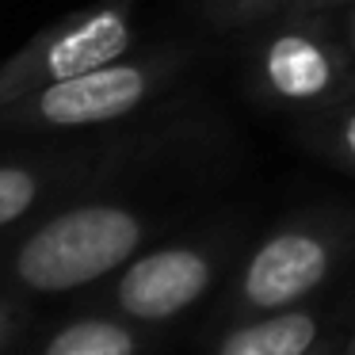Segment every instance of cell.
Returning <instances> with one entry per match:
<instances>
[{
	"mask_svg": "<svg viewBox=\"0 0 355 355\" xmlns=\"http://www.w3.org/2000/svg\"><path fill=\"white\" fill-rule=\"evenodd\" d=\"M146 237L138 210L123 202H80L42 222L16 248V275L31 291H73L103 279Z\"/></svg>",
	"mask_w": 355,
	"mask_h": 355,
	"instance_id": "cell-2",
	"label": "cell"
},
{
	"mask_svg": "<svg viewBox=\"0 0 355 355\" xmlns=\"http://www.w3.org/2000/svg\"><path fill=\"white\" fill-rule=\"evenodd\" d=\"M329 263L332 245L324 233L306 230V225L283 230L263 241L248 260L245 279H241L245 302H252L256 309H283L291 302L306 298L329 275Z\"/></svg>",
	"mask_w": 355,
	"mask_h": 355,
	"instance_id": "cell-5",
	"label": "cell"
},
{
	"mask_svg": "<svg viewBox=\"0 0 355 355\" xmlns=\"http://www.w3.org/2000/svg\"><path fill=\"white\" fill-rule=\"evenodd\" d=\"M252 85L275 107L324 115L352 100L355 62L324 24L302 16L279 24L252 58Z\"/></svg>",
	"mask_w": 355,
	"mask_h": 355,
	"instance_id": "cell-4",
	"label": "cell"
},
{
	"mask_svg": "<svg viewBox=\"0 0 355 355\" xmlns=\"http://www.w3.org/2000/svg\"><path fill=\"white\" fill-rule=\"evenodd\" d=\"M317 4H352V0H317Z\"/></svg>",
	"mask_w": 355,
	"mask_h": 355,
	"instance_id": "cell-13",
	"label": "cell"
},
{
	"mask_svg": "<svg viewBox=\"0 0 355 355\" xmlns=\"http://www.w3.org/2000/svg\"><path fill=\"white\" fill-rule=\"evenodd\" d=\"M321 126V146L336 157L344 168L355 172V100H344L340 107L324 111Z\"/></svg>",
	"mask_w": 355,
	"mask_h": 355,
	"instance_id": "cell-10",
	"label": "cell"
},
{
	"mask_svg": "<svg viewBox=\"0 0 355 355\" xmlns=\"http://www.w3.org/2000/svg\"><path fill=\"white\" fill-rule=\"evenodd\" d=\"M138 42V0H96L69 12L0 65V107L58 80L126 58Z\"/></svg>",
	"mask_w": 355,
	"mask_h": 355,
	"instance_id": "cell-3",
	"label": "cell"
},
{
	"mask_svg": "<svg viewBox=\"0 0 355 355\" xmlns=\"http://www.w3.org/2000/svg\"><path fill=\"white\" fill-rule=\"evenodd\" d=\"M191 50L187 46H153L88 69L80 77L58 80L24 100L0 107V130H31V134H77L100 130L119 119H130L161 100L187 73Z\"/></svg>",
	"mask_w": 355,
	"mask_h": 355,
	"instance_id": "cell-1",
	"label": "cell"
},
{
	"mask_svg": "<svg viewBox=\"0 0 355 355\" xmlns=\"http://www.w3.org/2000/svg\"><path fill=\"white\" fill-rule=\"evenodd\" d=\"M50 184H54V161L50 157L0 161V230L31 214Z\"/></svg>",
	"mask_w": 355,
	"mask_h": 355,
	"instance_id": "cell-8",
	"label": "cell"
},
{
	"mask_svg": "<svg viewBox=\"0 0 355 355\" xmlns=\"http://www.w3.org/2000/svg\"><path fill=\"white\" fill-rule=\"evenodd\" d=\"M46 355H134V336L115 321H77L50 340Z\"/></svg>",
	"mask_w": 355,
	"mask_h": 355,
	"instance_id": "cell-9",
	"label": "cell"
},
{
	"mask_svg": "<svg viewBox=\"0 0 355 355\" xmlns=\"http://www.w3.org/2000/svg\"><path fill=\"white\" fill-rule=\"evenodd\" d=\"M317 336V321L302 309H286L268 321L230 332L218 355H306Z\"/></svg>",
	"mask_w": 355,
	"mask_h": 355,
	"instance_id": "cell-7",
	"label": "cell"
},
{
	"mask_svg": "<svg viewBox=\"0 0 355 355\" xmlns=\"http://www.w3.org/2000/svg\"><path fill=\"white\" fill-rule=\"evenodd\" d=\"M214 4V16L225 24H248V19L263 16V12H279L294 0H210Z\"/></svg>",
	"mask_w": 355,
	"mask_h": 355,
	"instance_id": "cell-11",
	"label": "cell"
},
{
	"mask_svg": "<svg viewBox=\"0 0 355 355\" xmlns=\"http://www.w3.org/2000/svg\"><path fill=\"white\" fill-rule=\"evenodd\" d=\"M347 54H352V62H355V12H352V19H347Z\"/></svg>",
	"mask_w": 355,
	"mask_h": 355,
	"instance_id": "cell-12",
	"label": "cell"
},
{
	"mask_svg": "<svg viewBox=\"0 0 355 355\" xmlns=\"http://www.w3.org/2000/svg\"><path fill=\"white\" fill-rule=\"evenodd\" d=\"M210 275H214V268L199 248H157L123 271L119 306L141 321H164L191 306L210 286Z\"/></svg>",
	"mask_w": 355,
	"mask_h": 355,
	"instance_id": "cell-6",
	"label": "cell"
}]
</instances>
